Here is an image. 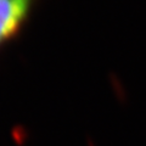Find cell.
I'll list each match as a JSON object with an SVG mask.
<instances>
[{"instance_id": "obj_1", "label": "cell", "mask_w": 146, "mask_h": 146, "mask_svg": "<svg viewBox=\"0 0 146 146\" xmlns=\"http://www.w3.org/2000/svg\"><path fill=\"white\" fill-rule=\"evenodd\" d=\"M34 0H0V46L12 39L29 16Z\"/></svg>"}]
</instances>
